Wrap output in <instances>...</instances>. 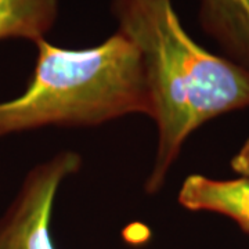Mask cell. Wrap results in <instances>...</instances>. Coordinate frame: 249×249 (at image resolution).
Returning a JSON list of instances; mask_svg holds the SVG:
<instances>
[{"instance_id":"cell-2","label":"cell","mask_w":249,"mask_h":249,"mask_svg":"<svg viewBox=\"0 0 249 249\" xmlns=\"http://www.w3.org/2000/svg\"><path fill=\"white\" fill-rule=\"evenodd\" d=\"M35 45L28 88L0 103V137L43 126H96L130 114L151 116L142 54L119 31L82 50L46 39Z\"/></svg>"},{"instance_id":"cell-3","label":"cell","mask_w":249,"mask_h":249,"mask_svg":"<svg viewBox=\"0 0 249 249\" xmlns=\"http://www.w3.org/2000/svg\"><path fill=\"white\" fill-rule=\"evenodd\" d=\"M72 151L57 154L28 173L16 201L0 219V249H55L52 216L61 183L80 169Z\"/></svg>"},{"instance_id":"cell-4","label":"cell","mask_w":249,"mask_h":249,"mask_svg":"<svg viewBox=\"0 0 249 249\" xmlns=\"http://www.w3.org/2000/svg\"><path fill=\"white\" fill-rule=\"evenodd\" d=\"M178 204L188 211L227 216L249 234V178L217 180L191 175L180 188Z\"/></svg>"},{"instance_id":"cell-6","label":"cell","mask_w":249,"mask_h":249,"mask_svg":"<svg viewBox=\"0 0 249 249\" xmlns=\"http://www.w3.org/2000/svg\"><path fill=\"white\" fill-rule=\"evenodd\" d=\"M58 0H0V42L27 39L36 43L54 27Z\"/></svg>"},{"instance_id":"cell-7","label":"cell","mask_w":249,"mask_h":249,"mask_svg":"<svg viewBox=\"0 0 249 249\" xmlns=\"http://www.w3.org/2000/svg\"><path fill=\"white\" fill-rule=\"evenodd\" d=\"M230 165L231 169L241 178H249V137L242 144L240 151L232 157Z\"/></svg>"},{"instance_id":"cell-5","label":"cell","mask_w":249,"mask_h":249,"mask_svg":"<svg viewBox=\"0 0 249 249\" xmlns=\"http://www.w3.org/2000/svg\"><path fill=\"white\" fill-rule=\"evenodd\" d=\"M199 24L227 60L249 71V0H201Z\"/></svg>"},{"instance_id":"cell-1","label":"cell","mask_w":249,"mask_h":249,"mask_svg":"<svg viewBox=\"0 0 249 249\" xmlns=\"http://www.w3.org/2000/svg\"><path fill=\"white\" fill-rule=\"evenodd\" d=\"M118 31L142 54L158 127L145 191H160L188 136L208 121L249 107V71L209 53L180 24L172 0H112Z\"/></svg>"}]
</instances>
